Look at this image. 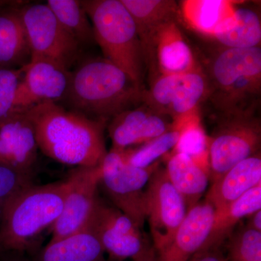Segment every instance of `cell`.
<instances>
[{
	"mask_svg": "<svg viewBox=\"0 0 261 261\" xmlns=\"http://www.w3.org/2000/svg\"><path fill=\"white\" fill-rule=\"evenodd\" d=\"M25 112L34 126L39 149L51 159L77 168L95 167L107 154L106 122L54 102L39 103Z\"/></svg>",
	"mask_w": 261,
	"mask_h": 261,
	"instance_id": "obj_1",
	"label": "cell"
},
{
	"mask_svg": "<svg viewBox=\"0 0 261 261\" xmlns=\"http://www.w3.org/2000/svg\"><path fill=\"white\" fill-rule=\"evenodd\" d=\"M144 90L121 68L104 58H92L70 71L64 98L72 111L106 122L137 107Z\"/></svg>",
	"mask_w": 261,
	"mask_h": 261,
	"instance_id": "obj_2",
	"label": "cell"
},
{
	"mask_svg": "<svg viewBox=\"0 0 261 261\" xmlns=\"http://www.w3.org/2000/svg\"><path fill=\"white\" fill-rule=\"evenodd\" d=\"M206 100L221 118L255 115L261 95L260 47H221L209 60Z\"/></svg>",
	"mask_w": 261,
	"mask_h": 261,
	"instance_id": "obj_3",
	"label": "cell"
},
{
	"mask_svg": "<svg viewBox=\"0 0 261 261\" xmlns=\"http://www.w3.org/2000/svg\"><path fill=\"white\" fill-rule=\"evenodd\" d=\"M70 187L68 177L47 185L32 183L18 192L0 219V250L24 253L33 250L38 237L61 216Z\"/></svg>",
	"mask_w": 261,
	"mask_h": 261,
	"instance_id": "obj_4",
	"label": "cell"
},
{
	"mask_svg": "<svg viewBox=\"0 0 261 261\" xmlns=\"http://www.w3.org/2000/svg\"><path fill=\"white\" fill-rule=\"evenodd\" d=\"M81 2L90 19L94 40L102 49L103 58L142 87L143 51L135 21L121 0Z\"/></svg>",
	"mask_w": 261,
	"mask_h": 261,
	"instance_id": "obj_5",
	"label": "cell"
},
{
	"mask_svg": "<svg viewBox=\"0 0 261 261\" xmlns=\"http://www.w3.org/2000/svg\"><path fill=\"white\" fill-rule=\"evenodd\" d=\"M159 167L157 162L148 168L130 166L121 150L111 148L99 164L100 183L113 205L126 214L139 228L145 221L144 194L149 178Z\"/></svg>",
	"mask_w": 261,
	"mask_h": 261,
	"instance_id": "obj_6",
	"label": "cell"
},
{
	"mask_svg": "<svg viewBox=\"0 0 261 261\" xmlns=\"http://www.w3.org/2000/svg\"><path fill=\"white\" fill-rule=\"evenodd\" d=\"M261 126L255 116L221 118L214 135L208 137L209 176L213 182L244 160L260 152Z\"/></svg>",
	"mask_w": 261,
	"mask_h": 261,
	"instance_id": "obj_7",
	"label": "cell"
},
{
	"mask_svg": "<svg viewBox=\"0 0 261 261\" xmlns=\"http://www.w3.org/2000/svg\"><path fill=\"white\" fill-rule=\"evenodd\" d=\"M19 11L31 60H48L69 70L78 58L82 46L62 27L48 5H23Z\"/></svg>",
	"mask_w": 261,
	"mask_h": 261,
	"instance_id": "obj_8",
	"label": "cell"
},
{
	"mask_svg": "<svg viewBox=\"0 0 261 261\" xmlns=\"http://www.w3.org/2000/svg\"><path fill=\"white\" fill-rule=\"evenodd\" d=\"M208 83L202 68L181 74L159 75L149 91H144L142 102L171 118L174 123L197 111L205 100Z\"/></svg>",
	"mask_w": 261,
	"mask_h": 261,
	"instance_id": "obj_9",
	"label": "cell"
},
{
	"mask_svg": "<svg viewBox=\"0 0 261 261\" xmlns=\"http://www.w3.org/2000/svg\"><path fill=\"white\" fill-rule=\"evenodd\" d=\"M144 207L154 248L159 254L171 243L187 212L185 199L173 187L165 168L159 166L149 178L144 194Z\"/></svg>",
	"mask_w": 261,
	"mask_h": 261,
	"instance_id": "obj_10",
	"label": "cell"
},
{
	"mask_svg": "<svg viewBox=\"0 0 261 261\" xmlns=\"http://www.w3.org/2000/svg\"><path fill=\"white\" fill-rule=\"evenodd\" d=\"M85 228L92 231L100 242L109 255L108 261L133 258L147 245L140 228L126 214L100 197Z\"/></svg>",
	"mask_w": 261,
	"mask_h": 261,
	"instance_id": "obj_11",
	"label": "cell"
},
{
	"mask_svg": "<svg viewBox=\"0 0 261 261\" xmlns=\"http://www.w3.org/2000/svg\"><path fill=\"white\" fill-rule=\"evenodd\" d=\"M100 168L79 167L70 173V187L63 210L50 228L51 240L82 231L88 224L98 199Z\"/></svg>",
	"mask_w": 261,
	"mask_h": 261,
	"instance_id": "obj_12",
	"label": "cell"
},
{
	"mask_svg": "<svg viewBox=\"0 0 261 261\" xmlns=\"http://www.w3.org/2000/svg\"><path fill=\"white\" fill-rule=\"evenodd\" d=\"M70 71L62 65L44 59L31 60L19 84L15 108L16 111L29 108L45 102L64 99Z\"/></svg>",
	"mask_w": 261,
	"mask_h": 261,
	"instance_id": "obj_13",
	"label": "cell"
},
{
	"mask_svg": "<svg viewBox=\"0 0 261 261\" xmlns=\"http://www.w3.org/2000/svg\"><path fill=\"white\" fill-rule=\"evenodd\" d=\"M171 120L145 103L120 113L108 127L112 148L125 150L153 140L174 127Z\"/></svg>",
	"mask_w": 261,
	"mask_h": 261,
	"instance_id": "obj_14",
	"label": "cell"
},
{
	"mask_svg": "<svg viewBox=\"0 0 261 261\" xmlns=\"http://www.w3.org/2000/svg\"><path fill=\"white\" fill-rule=\"evenodd\" d=\"M39 149L35 132L25 111H16L0 123V164L32 174Z\"/></svg>",
	"mask_w": 261,
	"mask_h": 261,
	"instance_id": "obj_15",
	"label": "cell"
},
{
	"mask_svg": "<svg viewBox=\"0 0 261 261\" xmlns=\"http://www.w3.org/2000/svg\"><path fill=\"white\" fill-rule=\"evenodd\" d=\"M215 209L207 200L187 211L171 243L158 254L159 261H188L201 251L214 226Z\"/></svg>",
	"mask_w": 261,
	"mask_h": 261,
	"instance_id": "obj_16",
	"label": "cell"
},
{
	"mask_svg": "<svg viewBox=\"0 0 261 261\" xmlns=\"http://www.w3.org/2000/svg\"><path fill=\"white\" fill-rule=\"evenodd\" d=\"M149 63L157 65L160 75L181 74L201 68L177 20L168 22L160 29Z\"/></svg>",
	"mask_w": 261,
	"mask_h": 261,
	"instance_id": "obj_17",
	"label": "cell"
},
{
	"mask_svg": "<svg viewBox=\"0 0 261 261\" xmlns=\"http://www.w3.org/2000/svg\"><path fill=\"white\" fill-rule=\"evenodd\" d=\"M135 21L145 63H149L156 35L164 24L181 16L172 0H121Z\"/></svg>",
	"mask_w": 261,
	"mask_h": 261,
	"instance_id": "obj_18",
	"label": "cell"
},
{
	"mask_svg": "<svg viewBox=\"0 0 261 261\" xmlns=\"http://www.w3.org/2000/svg\"><path fill=\"white\" fill-rule=\"evenodd\" d=\"M261 184L260 152L235 165L213 182L205 200L215 211H222L250 189Z\"/></svg>",
	"mask_w": 261,
	"mask_h": 261,
	"instance_id": "obj_19",
	"label": "cell"
},
{
	"mask_svg": "<svg viewBox=\"0 0 261 261\" xmlns=\"http://www.w3.org/2000/svg\"><path fill=\"white\" fill-rule=\"evenodd\" d=\"M30 60V49L19 8L0 7V68H22Z\"/></svg>",
	"mask_w": 261,
	"mask_h": 261,
	"instance_id": "obj_20",
	"label": "cell"
},
{
	"mask_svg": "<svg viewBox=\"0 0 261 261\" xmlns=\"http://www.w3.org/2000/svg\"><path fill=\"white\" fill-rule=\"evenodd\" d=\"M222 47H260L261 21L255 10L235 5L232 14L216 29L213 37Z\"/></svg>",
	"mask_w": 261,
	"mask_h": 261,
	"instance_id": "obj_21",
	"label": "cell"
},
{
	"mask_svg": "<svg viewBox=\"0 0 261 261\" xmlns=\"http://www.w3.org/2000/svg\"><path fill=\"white\" fill-rule=\"evenodd\" d=\"M165 169L173 187L185 199L187 211L200 202L210 180L203 166L187 154L173 152Z\"/></svg>",
	"mask_w": 261,
	"mask_h": 261,
	"instance_id": "obj_22",
	"label": "cell"
},
{
	"mask_svg": "<svg viewBox=\"0 0 261 261\" xmlns=\"http://www.w3.org/2000/svg\"><path fill=\"white\" fill-rule=\"evenodd\" d=\"M104 248L92 231L84 228L65 238L50 240L39 261H108Z\"/></svg>",
	"mask_w": 261,
	"mask_h": 261,
	"instance_id": "obj_23",
	"label": "cell"
},
{
	"mask_svg": "<svg viewBox=\"0 0 261 261\" xmlns=\"http://www.w3.org/2000/svg\"><path fill=\"white\" fill-rule=\"evenodd\" d=\"M261 210V184L250 189L222 211H215L214 226L202 250L221 247L242 219Z\"/></svg>",
	"mask_w": 261,
	"mask_h": 261,
	"instance_id": "obj_24",
	"label": "cell"
},
{
	"mask_svg": "<svg viewBox=\"0 0 261 261\" xmlns=\"http://www.w3.org/2000/svg\"><path fill=\"white\" fill-rule=\"evenodd\" d=\"M235 5L225 0H187L180 5V14L195 32L213 37L220 24L232 14Z\"/></svg>",
	"mask_w": 261,
	"mask_h": 261,
	"instance_id": "obj_25",
	"label": "cell"
},
{
	"mask_svg": "<svg viewBox=\"0 0 261 261\" xmlns=\"http://www.w3.org/2000/svg\"><path fill=\"white\" fill-rule=\"evenodd\" d=\"M62 27L81 46L95 42L93 28L82 2L49 0L46 3Z\"/></svg>",
	"mask_w": 261,
	"mask_h": 261,
	"instance_id": "obj_26",
	"label": "cell"
},
{
	"mask_svg": "<svg viewBox=\"0 0 261 261\" xmlns=\"http://www.w3.org/2000/svg\"><path fill=\"white\" fill-rule=\"evenodd\" d=\"M180 137V129L174 126L166 133L137 147L121 150L125 161L130 166L148 168L174 149Z\"/></svg>",
	"mask_w": 261,
	"mask_h": 261,
	"instance_id": "obj_27",
	"label": "cell"
},
{
	"mask_svg": "<svg viewBox=\"0 0 261 261\" xmlns=\"http://www.w3.org/2000/svg\"><path fill=\"white\" fill-rule=\"evenodd\" d=\"M197 112L198 111H195L181 121L175 123L174 126L179 128L180 137L173 152L187 154L200 164L199 159L207 152L208 137L206 135L201 124Z\"/></svg>",
	"mask_w": 261,
	"mask_h": 261,
	"instance_id": "obj_28",
	"label": "cell"
},
{
	"mask_svg": "<svg viewBox=\"0 0 261 261\" xmlns=\"http://www.w3.org/2000/svg\"><path fill=\"white\" fill-rule=\"evenodd\" d=\"M228 261H261V231L246 226L228 237Z\"/></svg>",
	"mask_w": 261,
	"mask_h": 261,
	"instance_id": "obj_29",
	"label": "cell"
},
{
	"mask_svg": "<svg viewBox=\"0 0 261 261\" xmlns=\"http://www.w3.org/2000/svg\"><path fill=\"white\" fill-rule=\"evenodd\" d=\"M25 66L20 68H0V123L15 112V96Z\"/></svg>",
	"mask_w": 261,
	"mask_h": 261,
	"instance_id": "obj_30",
	"label": "cell"
},
{
	"mask_svg": "<svg viewBox=\"0 0 261 261\" xmlns=\"http://www.w3.org/2000/svg\"><path fill=\"white\" fill-rule=\"evenodd\" d=\"M32 174L0 164V219L5 207L24 187L32 184Z\"/></svg>",
	"mask_w": 261,
	"mask_h": 261,
	"instance_id": "obj_31",
	"label": "cell"
},
{
	"mask_svg": "<svg viewBox=\"0 0 261 261\" xmlns=\"http://www.w3.org/2000/svg\"><path fill=\"white\" fill-rule=\"evenodd\" d=\"M188 261H228V259L220 247H215L201 250Z\"/></svg>",
	"mask_w": 261,
	"mask_h": 261,
	"instance_id": "obj_32",
	"label": "cell"
},
{
	"mask_svg": "<svg viewBox=\"0 0 261 261\" xmlns=\"http://www.w3.org/2000/svg\"><path fill=\"white\" fill-rule=\"evenodd\" d=\"M134 261H159L158 253L154 247L147 245L140 254L133 257Z\"/></svg>",
	"mask_w": 261,
	"mask_h": 261,
	"instance_id": "obj_33",
	"label": "cell"
},
{
	"mask_svg": "<svg viewBox=\"0 0 261 261\" xmlns=\"http://www.w3.org/2000/svg\"><path fill=\"white\" fill-rule=\"evenodd\" d=\"M250 217L247 226L256 231H261V210L254 213Z\"/></svg>",
	"mask_w": 261,
	"mask_h": 261,
	"instance_id": "obj_34",
	"label": "cell"
},
{
	"mask_svg": "<svg viewBox=\"0 0 261 261\" xmlns=\"http://www.w3.org/2000/svg\"><path fill=\"white\" fill-rule=\"evenodd\" d=\"M9 253V256L5 258V261H29L23 256V253L20 252H7Z\"/></svg>",
	"mask_w": 261,
	"mask_h": 261,
	"instance_id": "obj_35",
	"label": "cell"
},
{
	"mask_svg": "<svg viewBox=\"0 0 261 261\" xmlns=\"http://www.w3.org/2000/svg\"></svg>",
	"mask_w": 261,
	"mask_h": 261,
	"instance_id": "obj_36",
	"label": "cell"
}]
</instances>
